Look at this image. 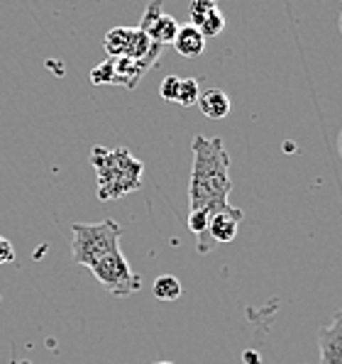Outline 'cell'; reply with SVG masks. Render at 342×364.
Here are the masks:
<instances>
[{
    "label": "cell",
    "instance_id": "6da1fadb",
    "mask_svg": "<svg viewBox=\"0 0 342 364\" xmlns=\"http://www.w3.org/2000/svg\"><path fill=\"white\" fill-rule=\"evenodd\" d=\"M193 166L188 181V205L191 210H210L228 205V196L233 188L230 181V156L220 137H203L196 134L193 144Z\"/></svg>",
    "mask_w": 342,
    "mask_h": 364
},
{
    "label": "cell",
    "instance_id": "7a4b0ae2",
    "mask_svg": "<svg viewBox=\"0 0 342 364\" xmlns=\"http://www.w3.org/2000/svg\"><path fill=\"white\" fill-rule=\"evenodd\" d=\"M91 164L98 178V198L117 200L139 191L144 183V164L127 147H93Z\"/></svg>",
    "mask_w": 342,
    "mask_h": 364
},
{
    "label": "cell",
    "instance_id": "3957f363",
    "mask_svg": "<svg viewBox=\"0 0 342 364\" xmlns=\"http://www.w3.org/2000/svg\"><path fill=\"white\" fill-rule=\"evenodd\" d=\"M122 228L117 220L74 223L71 225V257L76 264L91 269L108 255L120 250Z\"/></svg>",
    "mask_w": 342,
    "mask_h": 364
},
{
    "label": "cell",
    "instance_id": "277c9868",
    "mask_svg": "<svg viewBox=\"0 0 342 364\" xmlns=\"http://www.w3.org/2000/svg\"><path fill=\"white\" fill-rule=\"evenodd\" d=\"M91 272L105 287V291H110L117 299H125V296H132L142 289V279L130 267V262L125 259L122 250H117L113 255L105 257V259H100L98 264L91 267Z\"/></svg>",
    "mask_w": 342,
    "mask_h": 364
},
{
    "label": "cell",
    "instance_id": "5b68a950",
    "mask_svg": "<svg viewBox=\"0 0 342 364\" xmlns=\"http://www.w3.org/2000/svg\"><path fill=\"white\" fill-rule=\"evenodd\" d=\"M139 30L147 32L159 47H166V44H171L178 35V22L161 10V0H152L149 8L144 10Z\"/></svg>",
    "mask_w": 342,
    "mask_h": 364
},
{
    "label": "cell",
    "instance_id": "8992f818",
    "mask_svg": "<svg viewBox=\"0 0 342 364\" xmlns=\"http://www.w3.org/2000/svg\"><path fill=\"white\" fill-rule=\"evenodd\" d=\"M242 218H245V213L240 208H233L230 203L218 208L210 215V223H208V240L213 245L233 242V240L237 237L240 225H242Z\"/></svg>",
    "mask_w": 342,
    "mask_h": 364
},
{
    "label": "cell",
    "instance_id": "52a82bcc",
    "mask_svg": "<svg viewBox=\"0 0 342 364\" xmlns=\"http://www.w3.org/2000/svg\"><path fill=\"white\" fill-rule=\"evenodd\" d=\"M318 350H321L318 364H342V311L335 313L328 326L318 330Z\"/></svg>",
    "mask_w": 342,
    "mask_h": 364
},
{
    "label": "cell",
    "instance_id": "ba28073f",
    "mask_svg": "<svg viewBox=\"0 0 342 364\" xmlns=\"http://www.w3.org/2000/svg\"><path fill=\"white\" fill-rule=\"evenodd\" d=\"M171 44H173V49L178 52V57L196 59V57H201V54H203L205 37L201 35L193 25H183V27H178V35H176V39H173Z\"/></svg>",
    "mask_w": 342,
    "mask_h": 364
},
{
    "label": "cell",
    "instance_id": "9c48e42d",
    "mask_svg": "<svg viewBox=\"0 0 342 364\" xmlns=\"http://www.w3.org/2000/svg\"><path fill=\"white\" fill-rule=\"evenodd\" d=\"M198 108L208 120H223L230 115V98L220 88H208V91H201Z\"/></svg>",
    "mask_w": 342,
    "mask_h": 364
},
{
    "label": "cell",
    "instance_id": "30bf717a",
    "mask_svg": "<svg viewBox=\"0 0 342 364\" xmlns=\"http://www.w3.org/2000/svg\"><path fill=\"white\" fill-rule=\"evenodd\" d=\"M210 210H191L188 213V230L196 235L201 255H208L213 242L208 240V223H210Z\"/></svg>",
    "mask_w": 342,
    "mask_h": 364
},
{
    "label": "cell",
    "instance_id": "8fae6325",
    "mask_svg": "<svg viewBox=\"0 0 342 364\" xmlns=\"http://www.w3.org/2000/svg\"><path fill=\"white\" fill-rule=\"evenodd\" d=\"M134 27H113V30L105 35L103 39V49L108 52V57H125L127 47H130Z\"/></svg>",
    "mask_w": 342,
    "mask_h": 364
},
{
    "label": "cell",
    "instance_id": "7c38bea8",
    "mask_svg": "<svg viewBox=\"0 0 342 364\" xmlns=\"http://www.w3.org/2000/svg\"><path fill=\"white\" fill-rule=\"evenodd\" d=\"M152 294H154V299H159V301H176V299H181L183 287L176 277H171V274H161V277L154 279Z\"/></svg>",
    "mask_w": 342,
    "mask_h": 364
},
{
    "label": "cell",
    "instance_id": "4fadbf2b",
    "mask_svg": "<svg viewBox=\"0 0 342 364\" xmlns=\"http://www.w3.org/2000/svg\"><path fill=\"white\" fill-rule=\"evenodd\" d=\"M191 25H193L203 37H215L225 30V15L220 13V8H215V10H210V13H205L203 18L191 22Z\"/></svg>",
    "mask_w": 342,
    "mask_h": 364
},
{
    "label": "cell",
    "instance_id": "5bb4252c",
    "mask_svg": "<svg viewBox=\"0 0 342 364\" xmlns=\"http://www.w3.org/2000/svg\"><path fill=\"white\" fill-rule=\"evenodd\" d=\"M198 96H201V86L196 78H181L178 83V93H176V103L183 105V108H191V105L198 103Z\"/></svg>",
    "mask_w": 342,
    "mask_h": 364
},
{
    "label": "cell",
    "instance_id": "9a60e30c",
    "mask_svg": "<svg viewBox=\"0 0 342 364\" xmlns=\"http://www.w3.org/2000/svg\"><path fill=\"white\" fill-rule=\"evenodd\" d=\"M178 83H181V76H164L159 86V96L169 103H176V93H178Z\"/></svg>",
    "mask_w": 342,
    "mask_h": 364
},
{
    "label": "cell",
    "instance_id": "2e32d148",
    "mask_svg": "<svg viewBox=\"0 0 342 364\" xmlns=\"http://www.w3.org/2000/svg\"><path fill=\"white\" fill-rule=\"evenodd\" d=\"M218 8V0H191L188 5V15H191V22H196L198 18H203L205 13Z\"/></svg>",
    "mask_w": 342,
    "mask_h": 364
},
{
    "label": "cell",
    "instance_id": "e0dca14e",
    "mask_svg": "<svg viewBox=\"0 0 342 364\" xmlns=\"http://www.w3.org/2000/svg\"><path fill=\"white\" fill-rule=\"evenodd\" d=\"M13 259H15L13 242H10L8 237H3V235H0V264H10Z\"/></svg>",
    "mask_w": 342,
    "mask_h": 364
},
{
    "label": "cell",
    "instance_id": "ac0fdd59",
    "mask_svg": "<svg viewBox=\"0 0 342 364\" xmlns=\"http://www.w3.org/2000/svg\"><path fill=\"white\" fill-rule=\"evenodd\" d=\"M152 364H173V362H166V360H161V362H152Z\"/></svg>",
    "mask_w": 342,
    "mask_h": 364
},
{
    "label": "cell",
    "instance_id": "d6986e66",
    "mask_svg": "<svg viewBox=\"0 0 342 364\" xmlns=\"http://www.w3.org/2000/svg\"><path fill=\"white\" fill-rule=\"evenodd\" d=\"M338 144H340V152H342V134H340V142Z\"/></svg>",
    "mask_w": 342,
    "mask_h": 364
}]
</instances>
